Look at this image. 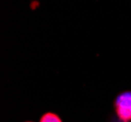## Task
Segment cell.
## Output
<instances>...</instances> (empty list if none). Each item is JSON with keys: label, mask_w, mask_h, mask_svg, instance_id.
<instances>
[{"label": "cell", "mask_w": 131, "mask_h": 122, "mask_svg": "<svg viewBox=\"0 0 131 122\" xmlns=\"http://www.w3.org/2000/svg\"><path fill=\"white\" fill-rule=\"evenodd\" d=\"M115 108L121 121H131V92H124L117 96L115 102Z\"/></svg>", "instance_id": "1"}, {"label": "cell", "mask_w": 131, "mask_h": 122, "mask_svg": "<svg viewBox=\"0 0 131 122\" xmlns=\"http://www.w3.org/2000/svg\"><path fill=\"white\" fill-rule=\"evenodd\" d=\"M39 122H63V121H62V119L60 118V116L57 115L56 113L46 112L45 114H43L41 116Z\"/></svg>", "instance_id": "2"}, {"label": "cell", "mask_w": 131, "mask_h": 122, "mask_svg": "<svg viewBox=\"0 0 131 122\" xmlns=\"http://www.w3.org/2000/svg\"><path fill=\"white\" fill-rule=\"evenodd\" d=\"M27 122H31V121H27Z\"/></svg>", "instance_id": "3"}, {"label": "cell", "mask_w": 131, "mask_h": 122, "mask_svg": "<svg viewBox=\"0 0 131 122\" xmlns=\"http://www.w3.org/2000/svg\"><path fill=\"white\" fill-rule=\"evenodd\" d=\"M121 122H124V121H121Z\"/></svg>", "instance_id": "4"}]
</instances>
